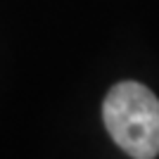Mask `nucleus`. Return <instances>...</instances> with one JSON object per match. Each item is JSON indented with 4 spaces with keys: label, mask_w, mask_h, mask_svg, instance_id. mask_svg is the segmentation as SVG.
<instances>
[{
    "label": "nucleus",
    "mask_w": 159,
    "mask_h": 159,
    "mask_svg": "<svg viewBox=\"0 0 159 159\" xmlns=\"http://www.w3.org/2000/svg\"><path fill=\"white\" fill-rule=\"evenodd\" d=\"M102 121L112 140L131 159L159 154V100L138 81H121L102 102Z\"/></svg>",
    "instance_id": "nucleus-1"
}]
</instances>
